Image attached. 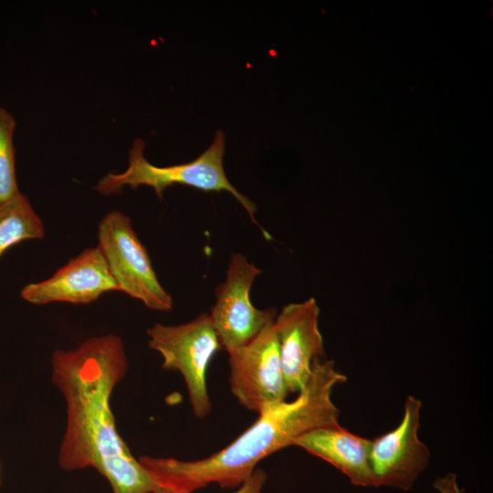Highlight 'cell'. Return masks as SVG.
<instances>
[{
    "mask_svg": "<svg viewBox=\"0 0 493 493\" xmlns=\"http://www.w3.org/2000/svg\"><path fill=\"white\" fill-rule=\"evenodd\" d=\"M127 370L123 342L114 334L54 351L52 381L66 400L68 418L58 463L66 471L94 467L112 493H152L160 487L118 434L110 409Z\"/></svg>",
    "mask_w": 493,
    "mask_h": 493,
    "instance_id": "obj_1",
    "label": "cell"
},
{
    "mask_svg": "<svg viewBox=\"0 0 493 493\" xmlns=\"http://www.w3.org/2000/svg\"><path fill=\"white\" fill-rule=\"evenodd\" d=\"M346 380L333 361L318 359L296 399L263 407L257 419L223 449L194 461L146 456L139 461L161 488L174 493H192L209 484L239 488L263 459L293 446L304 433L340 425V411L331 394L334 387Z\"/></svg>",
    "mask_w": 493,
    "mask_h": 493,
    "instance_id": "obj_2",
    "label": "cell"
},
{
    "mask_svg": "<svg viewBox=\"0 0 493 493\" xmlns=\"http://www.w3.org/2000/svg\"><path fill=\"white\" fill-rule=\"evenodd\" d=\"M145 142L136 139L129 152L128 168L121 173H109L96 185L103 195L120 194L124 186L135 190L142 185L152 187L159 197L163 191L174 184H183L205 192L226 191L245 208L256 224L255 204L242 194L226 175L223 157L225 154V134L218 130L212 144L192 162L171 166H156L149 163L143 154Z\"/></svg>",
    "mask_w": 493,
    "mask_h": 493,
    "instance_id": "obj_3",
    "label": "cell"
},
{
    "mask_svg": "<svg viewBox=\"0 0 493 493\" xmlns=\"http://www.w3.org/2000/svg\"><path fill=\"white\" fill-rule=\"evenodd\" d=\"M149 347L163 358V368L179 372L185 383L190 404L198 418L211 413L206 387L207 367L222 349L207 313L179 325L156 323L147 330Z\"/></svg>",
    "mask_w": 493,
    "mask_h": 493,
    "instance_id": "obj_4",
    "label": "cell"
},
{
    "mask_svg": "<svg viewBox=\"0 0 493 493\" xmlns=\"http://www.w3.org/2000/svg\"><path fill=\"white\" fill-rule=\"evenodd\" d=\"M98 242L119 291L153 310L173 308L172 296L161 285L129 216L120 211L105 215L98 226Z\"/></svg>",
    "mask_w": 493,
    "mask_h": 493,
    "instance_id": "obj_5",
    "label": "cell"
},
{
    "mask_svg": "<svg viewBox=\"0 0 493 493\" xmlns=\"http://www.w3.org/2000/svg\"><path fill=\"white\" fill-rule=\"evenodd\" d=\"M262 270L241 253L231 255L226 277L215 290V302L208 313L222 349L227 352L253 340L277 316L274 309H257L250 289Z\"/></svg>",
    "mask_w": 493,
    "mask_h": 493,
    "instance_id": "obj_6",
    "label": "cell"
},
{
    "mask_svg": "<svg viewBox=\"0 0 493 493\" xmlns=\"http://www.w3.org/2000/svg\"><path fill=\"white\" fill-rule=\"evenodd\" d=\"M273 322L246 344L228 351L231 392L241 405L257 413L288 395Z\"/></svg>",
    "mask_w": 493,
    "mask_h": 493,
    "instance_id": "obj_7",
    "label": "cell"
},
{
    "mask_svg": "<svg viewBox=\"0 0 493 493\" xmlns=\"http://www.w3.org/2000/svg\"><path fill=\"white\" fill-rule=\"evenodd\" d=\"M421 408L419 399L407 395L399 425L372 439L371 465L377 488L409 491L427 467L431 453L418 435Z\"/></svg>",
    "mask_w": 493,
    "mask_h": 493,
    "instance_id": "obj_8",
    "label": "cell"
},
{
    "mask_svg": "<svg viewBox=\"0 0 493 493\" xmlns=\"http://www.w3.org/2000/svg\"><path fill=\"white\" fill-rule=\"evenodd\" d=\"M319 316L317 301L309 298L284 306L274 320L288 393H299L302 390L313 362L324 356Z\"/></svg>",
    "mask_w": 493,
    "mask_h": 493,
    "instance_id": "obj_9",
    "label": "cell"
},
{
    "mask_svg": "<svg viewBox=\"0 0 493 493\" xmlns=\"http://www.w3.org/2000/svg\"><path fill=\"white\" fill-rule=\"evenodd\" d=\"M119 290L101 250L88 248L70 259L50 278L25 286L20 294L35 305L51 302L88 304L103 293Z\"/></svg>",
    "mask_w": 493,
    "mask_h": 493,
    "instance_id": "obj_10",
    "label": "cell"
},
{
    "mask_svg": "<svg viewBox=\"0 0 493 493\" xmlns=\"http://www.w3.org/2000/svg\"><path fill=\"white\" fill-rule=\"evenodd\" d=\"M372 439L357 435L341 425L311 429L293 443L321 458L362 488H377L371 465Z\"/></svg>",
    "mask_w": 493,
    "mask_h": 493,
    "instance_id": "obj_11",
    "label": "cell"
},
{
    "mask_svg": "<svg viewBox=\"0 0 493 493\" xmlns=\"http://www.w3.org/2000/svg\"><path fill=\"white\" fill-rule=\"evenodd\" d=\"M44 236V225L25 194L19 192L0 204V257L22 241Z\"/></svg>",
    "mask_w": 493,
    "mask_h": 493,
    "instance_id": "obj_12",
    "label": "cell"
},
{
    "mask_svg": "<svg viewBox=\"0 0 493 493\" xmlns=\"http://www.w3.org/2000/svg\"><path fill=\"white\" fill-rule=\"evenodd\" d=\"M16 122L14 116L0 107V204L16 196V150L13 142Z\"/></svg>",
    "mask_w": 493,
    "mask_h": 493,
    "instance_id": "obj_13",
    "label": "cell"
},
{
    "mask_svg": "<svg viewBox=\"0 0 493 493\" xmlns=\"http://www.w3.org/2000/svg\"><path fill=\"white\" fill-rule=\"evenodd\" d=\"M267 480V474L262 468H256L253 474L234 493H264L263 488ZM152 493H174L158 488Z\"/></svg>",
    "mask_w": 493,
    "mask_h": 493,
    "instance_id": "obj_14",
    "label": "cell"
},
{
    "mask_svg": "<svg viewBox=\"0 0 493 493\" xmlns=\"http://www.w3.org/2000/svg\"><path fill=\"white\" fill-rule=\"evenodd\" d=\"M433 487L440 493H464L463 488H460L457 482V476L455 473H447L443 477H437Z\"/></svg>",
    "mask_w": 493,
    "mask_h": 493,
    "instance_id": "obj_15",
    "label": "cell"
},
{
    "mask_svg": "<svg viewBox=\"0 0 493 493\" xmlns=\"http://www.w3.org/2000/svg\"><path fill=\"white\" fill-rule=\"evenodd\" d=\"M0 484H1V480H0Z\"/></svg>",
    "mask_w": 493,
    "mask_h": 493,
    "instance_id": "obj_16",
    "label": "cell"
}]
</instances>
